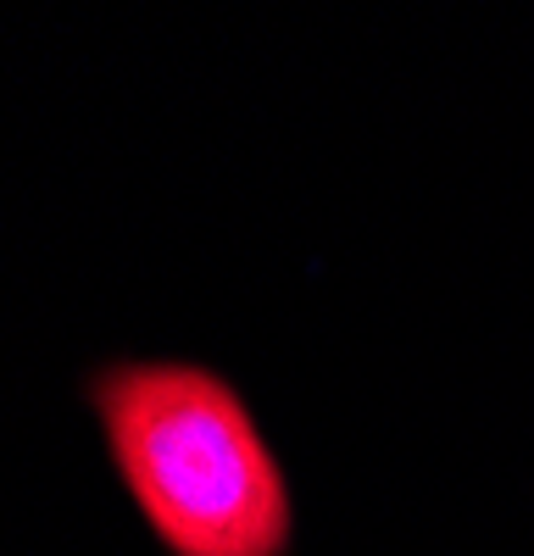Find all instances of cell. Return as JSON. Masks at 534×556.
Segmentation results:
<instances>
[{
    "label": "cell",
    "instance_id": "6da1fadb",
    "mask_svg": "<svg viewBox=\"0 0 534 556\" xmlns=\"http://www.w3.org/2000/svg\"><path fill=\"white\" fill-rule=\"evenodd\" d=\"M96 401L123 484L178 556H284V473L223 379L201 367H112Z\"/></svg>",
    "mask_w": 534,
    "mask_h": 556
}]
</instances>
